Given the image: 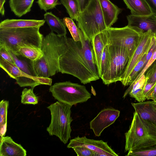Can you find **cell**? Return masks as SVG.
Instances as JSON below:
<instances>
[{"mask_svg":"<svg viewBox=\"0 0 156 156\" xmlns=\"http://www.w3.org/2000/svg\"><path fill=\"white\" fill-rule=\"evenodd\" d=\"M80 40L67 37L68 48L60 57V72L72 75L86 84L100 78L93 53L91 41L80 30Z\"/></svg>","mask_w":156,"mask_h":156,"instance_id":"cell-1","label":"cell"},{"mask_svg":"<svg viewBox=\"0 0 156 156\" xmlns=\"http://www.w3.org/2000/svg\"><path fill=\"white\" fill-rule=\"evenodd\" d=\"M125 135V152L143 149L156 144V125L143 119L135 112Z\"/></svg>","mask_w":156,"mask_h":156,"instance_id":"cell-2","label":"cell"},{"mask_svg":"<svg viewBox=\"0 0 156 156\" xmlns=\"http://www.w3.org/2000/svg\"><path fill=\"white\" fill-rule=\"evenodd\" d=\"M40 27L0 28V45H4L16 55L21 46H33L41 48L44 37Z\"/></svg>","mask_w":156,"mask_h":156,"instance_id":"cell-3","label":"cell"},{"mask_svg":"<svg viewBox=\"0 0 156 156\" xmlns=\"http://www.w3.org/2000/svg\"><path fill=\"white\" fill-rule=\"evenodd\" d=\"M72 106L57 101L48 106L51 116L46 130L50 136H55L66 144L71 138Z\"/></svg>","mask_w":156,"mask_h":156,"instance_id":"cell-4","label":"cell"},{"mask_svg":"<svg viewBox=\"0 0 156 156\" xmlns=\"http://www.w3.org/2000/svg\"><path fill=\"white\" fill-rule=\"evenodd\" d=\"M76 21L78 27L85 37L90 41L96 34L107 29L99 0H91L87 6L80 12Z\"/></svg>","mask_w":156,"mask_h":156,"instance_id":"cell-5","label":"cell"},{"mask_svg":"<svg viewBox=\"0 0 156 156\" xmlns=\"http://www.w3.org/2000/svg\"><path fill=\"white\" fill-rule=\"evenodd\" d=\"M67 38L52 31L43 37L41 49L50 76L60 72L59 59L67 49Z\"/></svg>","mask_w":156,"mask_h":156,"instance_id":"cell-6","label":"cell"},{"mask_svg":"<svg viewBox=\"0 0 156 156\" xmlns=\"http://www.w3.org/2000/svg\"><path fill=\"white\" fill-rule=\"evenodd\" d=\"M49 91L58 101L72 106L86 102L91 95L84 86L68 81L54 83Z\"/></svg>","mask_w":156,"mask_h":156,"instance_id":"cell-7","label":"cell"},{"mask_svg":"<svg viewBox=\"0 0 156 156\" xmlns=\"http://www.w3.org/2000/svg\"><path fill=\"white\" fill-rule=\"evenodd\" d=\"M109 44L110 60L106 69L101 78L103 83L107 85L121 81L131 57L125 49Z\"/></svg>","mask_w":156,"mask_h":156,"instance_id":"cell-8","label":"cell"},{"mask_svg":"<svg viewBox=\"0 0 156 156\" xmlns=\"http://www.w3.org/2000/svg\"><path fill=\"white\" fill-rule=\"evenodd\" d=\"M107 30L109 44L125 49L131 56L144 33L136 27L128 25L121 28L111 27Z\"/></svg>","mask_w":156,"mask_h":156,"instance_id":"cell-9","label":"cell"},{"mask_svg":"<svg viewBox=\"0 0 156 156\" xmlns=\"http://www.w3.org/2000/svg\"><path fill=\"white\" fill-rule=\"evenodd\" d=\"M0 67L10 77L15 79L16 83L21 87H30L34 88L41 85H51L52 80L49 77L30 76L22 71L15 64L6 61L1 57Z\"/></svg>","mask_w":156,"mask_h":156,"instance_id":"cell-10","label":"cell"},{"mask_svg":"<svg viewBox=\"0 0 156 156\" xmlns=\"http://www.w3.org/2000/svg\"><path fill=\"white\" fill-rule=\"evenodd\" d=\"M156 40V34L152 30L144 32L136 47L130 57L121 82L124 86L130 73L144 54Z\"/></svg>","mask_w":156,"mask_h":156,"instance_id":"cell-11","label":"cell"},{"mask_svg":"<svg viewBox=\"0 0 156 156\" xmlns=\"http://www.w3.org/2000/svg\"><path fill=\"white\" fill-rule=\"evenodd\" d=\"M76 147H83L96 152L97 156H118L114 151L109 146L107 142L101 140H97L87 138L85 136L76 137L71 140L67 145L68 148Z\"/></svg>","mask_w":156,"mask_h":156,"instance_id":"cell-12","label":"cell"},{"mask_svg":"<svg viewBox=\"0 0 156 156\" xmlns=\"http://www.w3.org/2000/svg\"><path fill=\"white\" fill-rule=\"evenodd\" d=\"M120 113L119 110L113 108L103 109L90 121V128L95 136H99L104 129L115 122Z\"/></svg>","mask_w":156,"mask_h":156,"instance_id":"cell-13","label":"cell"},{"mask_svg":"<svg viewBox=\"0 0 156 156\" xmlns=\"http://www.w3.org/2000/svg\"><path fill=\"white\" fill-rule=\"evenodd\" d=\"M127 25L136 27L144 32L152 30L156 34V16L151 14L149 15L136 16L131 14L128 15Z\"/></svg>","mask_w":156,"mask_h":156,"instance_id":"cell-14","label":"cell"},{"mask_svg":"<svg viewBox=\"0 0 156 156\" xmlns=\"http://www.w3.org/2000/svg\"><path fill=\"white\" fill-rule=\"evenodd\" d=\"M91 43L99 74L103 52L105 46L109 44V36L107 29L95 35L92 38Z\"/></svg>","mask_w":156,"mask_h":156,"instance_id":"cell-15","label":"cell"},{"mask_svg":"<svg viewBox=\"0 0 156 156\" xmlns=\"http://www.w3.org/2000/svg\"><path fill=\"white\" fill-rule=\"evenodd\" d=\"M27 151L10 136L0 137V156H26Z\"/></svg>","mask_w":156,"mask_h":156,"instance_id":"cell-16","label":"cell"},{"mask_svg":"<svg viewBox=\"0 0 156 156\" xmlns=\"http://www.w3.org/2000/svg\"><path fill=\"white\" fill-rule=\"evenodd\" d=\"M135 112L143 119L156 125V102L148 101L131 103Z\"/></svg>","mask_w":156,"mask_h":156,"instance_id":"cell-17","label":"cell"},{"mask_svg":"<svg viewBox=\"0 0 156 156\" xmlns=\"http://www.w3.org/2000/svg\"><path fill=\"white\" fill-rule=\"evenodd\" d=\"M105 22L108 29L111 27L118 19L122 9L109 0H99Z\"/></svg>","mask_w":156,"mask_h":156,"instance_id":"cell-18","label":"cell"},{"mask_svg":"<svg viewBox=\"0 0 156 156\" xmlns=\"http://www.w3.org/2000/svg\"><path fill=\"white\" fill-rule=\"evenodd\" d=\"M45 22L44 20L6 19L1 22L0 28H40L44 25Z\"/></svg>","mask_w":156,"mask_h":156,"instance_id":"cell-19","label":"cell"},{"mask_svg":"<svg viewBox=\"0 0 156 156\" xmlns=\"http://www.w3.org/2000/svg\"><path fill=\"white\" fill-rule=\"evenodd\" d=\"M131 14L136 16L152 14L149 6L144 0H123Z\"/></svg>","mask_w":156,"mask_h":156,"instance_id":"cell-20","label":"cell"},{"mask_svg":"<svg viewBox=\"0 0 156 156\" xmlns=\"http://www.w3.org/2000/svg\"><path fill=\"white\" fill-rule=\"evenodd\" d=\"M44 18L51 31L55 32L60 36L66 35V26L59 18L51 12L45 13L44 14Z\"/></svg>","mask_w":156,"mask_h":156,"instance_id":"cell-21","label":"cell"},{"mask_svg":"<svg viewBox=\"0 0 156 156\" xmlns=\"http://www.w3.org/2000/svg\"><path fill=\"white\" fill-rule=\"evenodd\" d=\"M34 0H9L11 11L16 16L21 17L30 12Z\"/></svg>","mask_w":156,"mask_h":156,"instance_id":"cell-22","label":"cell"},{"mask_svg":"<svg viewBox=\"0 0 156 156\" xmlns=\"http://www.w3.org/2000/svg\"><path fill=\"white\" fill-rule=\"evenodd\" d=\"M8 50L13 58L15 65L20 69L30 76H38L34 67L33 62L20 55H15L11 51Z\"/></svg>","mask_w":156,"mask_h":156,"instance_id":"cell-23","label":"cell"},{"mask_svg":"<svg viewBox=\"0 0 156 156\" xmlns=\"http://www.w3.org/2000/svg\"><path fill=\"white\" fill-rule=\"evenodd\" d=\"M20 55L33 62L37 61L43 56L41 48L33 46L20 47L18 49Z\"/></svg>","mask_w":156,"mask_h":156,"instance_id":"cell-24","label":"cell"},{"mask_svg":"<svg viewBox=\"0 0 156 156\" xmlns=\"http://www.w3.org/2000/svg\"><path fill=\"white\" fill-rule=\"evenodd\" d=\"M60 2L66 9L70 18L76 21L80 12L77 0H60Z\"/></svg>","mask_w":156,"mask_h":156,"instance_id":"cell-25","label":"cell"},{"mask_svg":"<svg viewBox=\"0 0 156 156\" xmlns=\"http://www.w3.org/2000/svg\"><path fill=\"white\" fill-rule=\"evenodd\" d=\"M9 101L4 100L0 102V137L5 136L7 130V116Z\"/></svg>","mask_w":156,"mask_h":156,"instance_id":"cell-26","label":"cell"},{"mask_svg":"<svg viewBox=\"0 0 156 156\" xmlns=\"http://www.w3.org/2000/svg\"><path fill=\"white\" fill-rule=\"evenodd\" d=\"M34 88H24L22 92L21 103L23 104L35 105L38 102V97L33 91Z\"/></svg>","mask_w":156,"mask_h":156,"instance_id":"cell-27","label":"cell"},{"mask_svg":"<svg viewBox=\"0 0 156 156\" xmlns=\"http://www.w3.org/2000/svg\"><path fill=\"white\" fill-rule=\"evenodd\" d=\"M62 21L69 30L73 39L76 41L80 40V30L77 27L73 20L70 18L65 17Z\"/></svg>","mask_w":156,"mask_h":156,"instance_id":"cell-28","label":"cell"},{"mask_svg":"<svg viewBox=\"0 0 156 156\" xmlns=\"http://www.w3.org/2000/svg\"><path fill=\"white\" fill-rule=\"evenodd\" d=\"M35 70L39 77L49 78L48 69L45 61L43 57L40 59L33 62Z\"/></svg>","mask_w":156,"mask_h":156,"instance_id":"cell-29","label":"cell"},{"mask_svg":"<svg viewBox=\"0 0 156 156\" xmlns=\"http://www.w3.org/2000/svg\"><path fill=\"white\" fill-rule=\"evenodd\" d=\"M145 57L143 56L140 59L130 73L124 85V86L130 85L134 81L139 72L144 68Z\"/></svg>","mask_w":156,"mask_h":156,"instance_id":"cell-30","label":"cell"},{"mask_svg":"<svg viewBox=\"0 0 156 156\" xmlns=\"http://www.w3.org/2000/svg\"><path fill=\"white\" fill-rule=\"evenodd\" d=\"M127 156H156V144L143 149L128 151Z\"/></svg>","mask_w":156,"mask_h":156,"instance_id":"cell-31","label":"cell"},{"mask_svg":"<svg viewBox=\"0 0 156 156\" xmlns=\"http://www.w3.org/2000/svg\"><path fill=\"white\" fill-rule=\"evenodd\" d=\"M110 58L109 44H107L104 48L101 58L100 68L99 75L101 78L103 74L108 65Z\"/></svg>","mask_w":156,"mask_h":156,"instance_id":"cell-32","label":"cell"},{"mask_svg":"<svg viewBox=\"0 0 156 156\" xmlns=\"http://www.w3.org/2000/svg\"><path fill=\"white\" fill-rule=\"evenodd\" d=\"M36 2L40 9L45 12L55 8L57 5L61 4L59 0H37Z\"/></svg>","mask_w":156,"mask_h":156,"instance_id":"cell-33","label":"cell"},{"mask_svg":"<svg viewBox=\"0 0 156 156\" xmlns=\"http://www.w3.org/2000/svg\"><path fill=\"white\" fill-rule=\"evenodd\" d=\"M147 81V78L144 75H142L136 81L129 85V87L125 92L123 98H124L131 91L144 87Z\"/></svg>","mask_w":156,"mask_h":156,"instance_id":"cell-34","label":"cell"},{"mask_svg":"<svg viewBox=\"0 0 156 156\" xmlns=\"http://www.w3.org/2000/svg\"><path fill=\"white\" fill-rule=\"evenodd\" d=\"M77 156H97V153L83 147H76L73 148Z\"/></svg>","mask_w":156,"mask_h":156,"instance_id":"cell-35","label":"cell"},{"mask_svg":"<svg viewBox=\"0 0 156 156\" xmlns=\"http://www.w3.org/2000/svg\"><path fill=\"white\" fill-rule=\"evenodd\" d=\"M144 88L143 87L131 91L128 94L130 97L134 98L139 102L144 101L146 99L143 93Z\"/></svg>","mask_w":156,"mask_h":156,"instance_id":"cell-36","label":"cell"},{"mask_svg":"<svg viewBox=\"0 0 156 156\" xmlns=\"http://www.w3.org/2000/svg\"><path fill=\"white\" fill-rule=\"evenodd\" d=\"M0 57L7 61L15 64L14 59L9 51L3 45H0Z\"/></svg>","mask_w":156,"mask_h":156,"instance_id":"cell-37","label":"cell"},{"mask_svg":"<svg viewBox=\"0 0 156 156\" xmlns=\"http://www.w3.org/2000/svg\"><path fill=\"white\" fill-rule=\"evenodd\" d=\"M145 76L147 78V83H153L156 82V63L147 72Z\"/></svg>","mask_w":156,"mask_h":156,"instance_id":"cell-38","label":"cell"},{"mask_svg":"<svg viewBox=\"0 0 156 156\" xmlns=\"http://www.w3.org/2000/svg\"><path fill=\"white\" fill-rule=\"evenodd\" d=\"M156 84V82L153 83L147 82L145 84L143 89V93L146 99L152 92Z\"/></svg>","mask_w":156,"mask_h":156,"instance_id":"cell-39","label":"cell"},{"mask_svg":"<svg viewBox=\"0 0 156 156\" xmlns=\"http://www.w3.org/2000/svg\"><path fill=\"white\" fill-rule=\"evenodd\" d=\"M156 49V40L152 45L149 50L146 56L144 65V67L152 56L154 53Z\"/></svg>","mask_w":156,"mask_h":156,"instance_id":"cell-40","label":"cell"},{"mask_svg":"<svg viewBox=\"0 0 156 156\" xmlns=\"http://www.w3.org/2000/svg\"><path fill=\"white\" fill-rule=\"evenodd\" d=\"M146 2L152 13L156 16V0H144Z\"/></svg>","mask_w":156,"mask_h":156,"instance_id":"cell-41","label":"cell"},{"mask_svg":"<svg viewBox=\"0 0 156 156\" xmlns=\"http://www.w3.org/2000/svg\"><path fill=\"white\" fill-rule=\"evenodd\" d=\"M79 4L80 12L87 6L91 0H77Z\"/></svg>","mask_w":156,"mask_h":156,"instance_id":"cell-42","label":"cell"},{"mask_svg":"<svg viewBox=\"0 0 156 156\" xmlns=\"http://www.w3.org/2000/svg\"><path fill=\"white\" fill-rule=\"evenodd\" d=\"M147 99H152L156 102V84L152 92L148 97Z\"/></svg>","mask_w":156,"mask_h":156,"instance_id":"cell-43","label":"cell"},{"mask_svg":"<svg viewBox=\"0 0 156 156\" xmlns=\"http://www.w3.org/2000/svg\"><path fill=\"white\" fill-rule=\"evenodd\" d=\"M6 0H0V12L1 15L3 16L5 15V10L4 4Z\"/></svg>","mask_w":156,"mask_h":156,"instance_id":"cell-44","label":"cell"}]
</instances>
